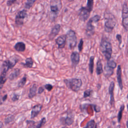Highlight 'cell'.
Instances as JSON below:
<instances>
[{
	"instance_id": "cell-22",
	"label": "cell",
	"mask_w": 128,
	"mask_h": 128,
	"mask_svg": "<svg viewBox=\"0 0 128 128\" xmlns=\"http://www.w3.org/2000/svg\"><path fill=\"white\" fill-rule=\"evenodd\" d=\"M50 9L51 12L53 14L55 15V16H56L58 14V13L60 12V8H59V6L57 4L50 5Z\"/></svg>"
},
{
	"instance_id": "cell-42",
	"label": "cell",
	"mask_w": 128,
	"mask_h": 128,
	"mask_svg": "<svg viewBox=\"0 0 128 128\" xmlns=\"http://www.w3.org/2000/svg\"><path fill=\"white\" fill-rule=\"evenodd\" d=\"M2 104V100H1L0 99V104Z\"/></svg>"
},
{
	"instance_id": "cell-33",
	"label": "cell",
	"mask_w": 128,
	"mask_h": 128,
	"mask_svg": "<svg viewBox=\"0 0 128 128\" xmlns=\"http://www.w3.org/2000/svg\"><path fill=\"white\" fill-rule=\"evenodd\" d=\"M44 88L45 89H46L47 90H48V92H50L52 90V88H53V86L50 84H46L44 86Z\"/></svg>"
},
{
	"instance_id": "cell-34",
	"label": "cell",
	"mask_w": 128,
	"mask_h": 128,
	"mask_svg": "<svg viewBox=\"0 0 128 128\" xmlns=\"http://www.w3.org/2000/svg\"><path fill=\"white\" fill-rule=\"evenodd\" d=\"M116 38L118 40V42L119 44L120 45L122 44V36L120 34H117L116 35Z\"/></svg>"
},
{
	"instance_id": "cell-19",
	"label": "cell",
	"mask_w": 128,
	"mask_h": 128,
	"mask_svg": "<svg viewBox=\"0 0 128 128\" xmlns=\"http://www.w3.org/2000/svg\"><path fill=\"white\" fill-rule=\"evenodd\" d=\"M24 67L26 68H32L34 64V60L31 58H28L25 60V63H21Z\"/></svg>"
},
{
	"instance_id": "cell-30",
	"label": "cell",
	"mask_w": 128,
	"mask_h": 128,
	"mask_svg": "<svg viewBox=\"0 0 128 128\" xmlns=\"http://www.w3.org/2000/svg\"><path fill=\"white\" fill-rule=\"evenodd\" d=\"M46 118H42V119H41V120H40V122L38 124H37V125L36 126V128H41L43 125H44L45 124H46Z\"/></svg>"
},
{
	"instance_id": "cell-5",
	"label": "cell",
	"mask_w": 128,
	"mask_h": 128,
	"mask_svg": "<svg viewBox=\"0 0 128 128\" xmlns=\"http://www.w3.org/2000/svg\"><path fill=\"white\" fill-rule=\"evenodd\" d=\"M100 19V16L99 15H95L90 18L88 20L86 28V34L88 36H92L95 32V26L93 25V23L98 22Z\"/></svg>"
},
{
	"instance_id": "cell-39",
	"label": "cell",
	"mask_w": 128,
	"mask_h": 128,
	"mask_svg": "<svg viewBox=\"0 0 128 128\" xmlns=\"http://www.w3.org/2000/svg\"><path fill=\"white\" fill-rule=\"evenodd\" d=\"M6 98H7V95H6H6H4V96L2 98V100H3V101H4V100L6 99Z\"/></svg>"
},
{
	"instance_id": "cell-26",
	"label": "cell",
	"mask_w": 128,
	"mask_h": 128,
	"mask_svg": "<svg viewBox=\"0 0 128 128\" xmlns=\"http://www.w3.org/2000/svg\"><path fill=\"white\" fill-rule=\"evenodd\" d=\"M36 0H26V3H25V5H24V7L26 9L29 10L30 8L32 7V6H33V4H34V2H36Z\"/></svg>"
},
{
	"instance_id": "cell-25",
	"label": "cell",
	"mask_w": 128,
	"mask_h": 128,
	"mask_svg": "<svg viewBox=\"0 0 128 128\" xmlns=\"http://www.w3.org/2000/svg\"><path fill=\"white\" fill-rule=\"evenodd\" d=\"M124 109V104H122L120 107V110L118 112V122H120V120L122 118V112Z\"/></svg>"
},
{
	"instance_id": "cell-4",
	"label": "cell",
	"mask_w": 128,
	"mask_h": 128,
	"mask_svg": "<svg viewBox=\"0 0 128 128\" xmlns=\"http://www.w3.org/2000/svg\"><path fill=\"white\" fill-rule=\"evenodd\" d=\"M64 82L68 88L74 92H78L82 85V80L78 78L64 79Z\"/></svg>"
},
{
	"instance_id": "cell-36",
	"label": "cell",
	"mask_w": 128,
	"mask_h": 128,
	"mask_svg": "<svg viewBox=\"0 0 128 128\" xmlns=\"http://www.w3.org/2000/svg\"><path fill=\"white\" fill-rule=\"evenodd\" d=\"M13 116H10L7 117V118L6 119V122L8 123L12 121L13 120Z\"/></svg>"
},
{
	"instance_id": "cell-37",
	"label": "cell",
	"mask_w": 128,
	"mask_h": 128,
	"mask_svg": "<svg viewBox=\"0 0 128 128\" xmlns=\"http://www.w3.org/2000/svg\"><path fill=\"white\" fill-rule=\"evenodd\" d=\"M16 0H9L7 2H6V4L8 6H11L12 4H13L14 3L16 2Z\"/></svg>"
},
{
	"instance_id": "cell-13",
	"label": "cell",
	"mask_w": 128,
	"mask_h": 128,
	"mask_svg": "<svg viewBox=\"0 0 128 128\" xmlns=\"http://www.w3.org/2000/svg\"><path fill=\"white\" fill-rule=\"evenodd\" d=\"M70 60L73 66H76L80 60V56L78 52H73L70 55Z\"/></svg>"
},
{
	"instance_id": "cell-12",
	"label": "cell",
	"mask_w": 128,
	"mask_h": 128,
	"mask_svg": "<svg viewBox=\"0 0 128 128\" xmlns=\"http://www.w3.org/2000/svg\"><path fill=\"white\" fill-rule=\"evenodd\" d=\"M42 108V105L41 104H38L34 106L32 108V110H31L30 114V118H34L36 117L38 115L40 114Z\"/></svg>"
},
{
	"instance_id": "cell-23",
	"label": "cell",
	"mask_w": 128,
	"mask_h": 128,
	"mask_svg": "<svg viewBox=\"0 0 128 128\" xmlns=\"http://www.w3.org/2000/svg\"><path fill=\"white\" fill-rule=\"evenodd\" d=\"M94 56H91L90 58L89 62H88V70H89V72L92 74L93 72H94Z\"/></svg>"
},
{
	"instance_id": "cell-8",
	"label": "cell",
	"mask_w": 128,
	"mask_h": 128,
	"mask_svg": "<svg viewBox=\"0 0 128 128\" xmlns=\"http://www.w3.org/2000/svg\"><path fill=\"white\" fill-rule=\"evenodd\" d=\"M18 60L17 58H14L12 60H6L5 61H4L2 66V72H7V71L9 69L12 68L15 66Z\"/></svg>"
},
{
	"instance_id": "cell-41",
	"label": "cell",
	"mask_w": 128,
	"mask_h": 128,
	"mask_svg": "<svg viewBox=\"0 0 128 128\" xmlns=\"http://www.w3.org/2000/svg\"><path fill=\"white\" fill-rule=\"evenodd\" d=\"M68 2H73L74 0H67Z\"/></svg>"
},
{
	"instance_id": "cell-24",
	"label": "cell",
	"mask_w": 128,
	"mask_h": 128,
	"mask_svg": "<svg viewBox=\"0 0 128 128\" xmlns=\"http://www.w3.org/2000/svg\"><path fill=\"white\" fill-rule=\"evenodd\" d=\"M116 63L114 60H108L106 66L110 68L114 69L116 66Z\"/></svg>"
},
{
	"instance_id": "cell-18",
	"label": "cell",
	"mask_w": 128,
	"mask_h": 128,
	"mask_svg": "<svg viewBox=\"0 0 128 128\" xmlns=\"http://www.w3.org/2000/svg\"><path fill=\"white\" fill-rule=\"evenodd\" d=\"M14 48L18 52H23L26 50V44L23 42H18L14 45Z\"/></svg>"
},
{
	"instance_id": "cell-28",
	"label": "cell",
	"mask_w": 128,
	"mask_h": 128,
	"mask_svg": "<svg viewBox=\"0 0 128 128\" xmlns=\"http://www.w3.org/2000/svg\"><path fill=\"white\" fill-rule=\"evenodd\" d=\"M6 80V72H2L0 76V84H4Z\"/></svg>"
},
{
	"instance_id": "cell-11",
	"label": "cell",
	"mask_w": 128,
	"mask_h": 128,
	"mask_svg": "<svg viewBox=\"0 0 128 128\" xmlns=\"http://www.w3.org/2000/svg\"><path fill=\"white\" fill-rule=\"evenodd\" d=\"M114 82H110L108 87V92L110 96V103L112 106H114Z\"/></svg>"
},
{
	"instance_id": "cell-38",
	"label": "cell",
	"mask_w": 128,
	"mask_h": 128,
	"mask_svg": "<svg viewBox=\"0 0 128 128\" xmlns=\"http://www.w3.org/2000/svg\"><path fill=\"white\" fill-rule=\"evenodd\" d=\"M44 88L43 87H42V86H40V88H38V94H42V92H44Z\"/></svg>"
},
{
	"instance_id": "cell-21",
	"label": "cell",
	"mask_w": 128,
	"mask_h": 128,
	"mask_svg": "<svg viewBox=\"0 0 128 128\" xmlns=\"http://www.w3.org/2000/svg\"><path fill=\"white\" fill-rule=\"evenodd\" d=\"M20 74V70L19 68L15 69L10 75L8 78L10 80H12L17 78Z\"/></svg>"
},
{
	"instance_id": "cell-17",
	"label": "cell",
	"mask_w": 128,
	"mask_h": 128,
	"mask_svg": "<svg viewBox=\"0 0 128 128\" xmlns=\"http://www.w3.org/2000/svg\"><path fill=\"white\" fill-rule=\"evenodd\" d=\"M38 89V85L36 84H34L32 85L30 89L28 96L30 98H32L36 96V91Z\"/></svg>"
},
{
	"instance_id": "cell-6",
	"label": "cell",
	"mask_w": 128,
	"mask_h": 128,
	"mask_svg": "<svg viewBox=\"0 0 128 128\" xmlns=\"http://www.w3.org/2000/svg\"><path fill=\"white\" fill-rule=\"evenodd\" d=\"M66 36V43L69 48L70 50L74 48L77 44V36L76 32L72 30H70Z\"/></svg>"
},
{
	"instance_id": "cell-16",
	"label": "cell",
	"mask_w": 128,
	"mask_h": 128,
	"mask_svg": "<svg viewBox=\"0 0 128 128\" xmlns=\"http://www.w3.org/2000/svg\"><path fill=\"white\" fill-rule=\"evenodd\" d=\"M60 120L62 124L66 125V126H70L72 125L74 122V116H68L66 118H60Z\"/></svg>"
},
{
	"instance_id": "cell-29",
	"label": "cell",
	"mask_w": 128,
	"mask_h": 128,
	"mask_svg": "<svg viewBox=\"0 0 128 128\" xmlns=\"http://www.w3.org/2000/svg\"><path fill=\"white\" fill-rule=\"evenodd\" d=\"M26 75L23 76V78L20 80V81L18 82V88H22L25 85L26 83Z\"/></svg>"
},
{
	"instance_id": "cell-14",
	"label": "cell",
	"mask_w": 128,
	"mask_h": 128,
	"mask_svg": "<svg viewBox=\"0 0 128 128\" xmlns=\"http://www.w3.org/2000/svg\"><path fill=\"white\" fill-rule=\"evenodd\" d=\"M56 44L59 48H62L64 47L66 44V36L61 35L58 36L55 40Z\"/></svg>"
},
{
	"instance_id": "cell-27",
	"label": "cell",
	"mask_w": 128,
	"mask_h": 128,
	"mask_svg": "<svg viewBox=\"0 0 128 128\" xmlns=\"http://www.w3.org/2000/svg\"><path fill=\"white\" fill-rule=\"evenodd\" d=\"M96 124L95 121L94 120H90V121L88 122L86 126H84V128H96Z\"/></svg>"
},
{
	"instance_id": "cell-15",
	"label": "cell",
	"mask_w": 128,
	"mask_h": 128,
	"mask_svg": "<svg viewBox=\"0 0 128 128\" xmlns=\"http://www.w3.org/2000/svg\"><path fill=\"white\" fill-rule=\"evenodd\" d=\"M122 68L121 66L120 65H118L117 68L116 70V78H117V82L118 84V86L121 90L123 88V84H122Z\"/></svg>"
},
{
	"instance_id": "cell-43",
	"label": "cell",
	"mask_w": 128,
	"mask_h": 128,
	"mask_svg": "<svg viewBox=\"0 0 128 128\" xmlns=\"http://www.w3.org/2000/svg\"></svg>"
},
{
	"instance_id": "cell-9",
	"label": "cell",
	"mask_w": 128,
	"mask_h": 128,
	"mask_svg": "<svg viewBox=\"0 0 128 128\" xmlns=\"http://www.w3.org/2000/svg\"><path fill=\"white\" fill-rule=\"evenodd\" d=\"M28 16L27 12L26 10L20 11L16 16V24L18 26H22L24 24V20Z\"/></svg>"
},
{
	"instance_id": "cell-31",
	"label": "cell",
	"mask_w": 128,
	"mask_h": 128,
	"mask_svg": "<svg viewBox=\"0 0 128 128\" xmlns=\"http://www.w3.org/2000/svg\"><path fill=\"white\" fill-rule=\"evenodd\" d=\"M92 92V90L91 89H88L85 90L84 92V98H86L90 96L91 95Z\"/></svg>"
},
{
	"instance_id": "cell-2",
	"label": "cell",
	"mask_w": 128,
	"mask_h": 128,
	"mask_svg": "<svg viewBox=\"0 0 128 128\" xmlns=\"http://www.w3.org/2000/svg\"><path fill=\"white\" fill-rule=\"evenodd\" d=\"M104 30L110 33L112 32L116 24V20L115 16L110 12H106L104 14Z\"/></svg>"
},
{
	"instance_id": "cell-7",
	"label": "cell",
	"mask_w": 128,
	"mask_h": 128,
	"mask_svg": "<svg viewBox=\"0 0 128 128\" xmlns=\"http://www.w3.org/2000/svg\"><path fill=\"white\" fill-rule=\"evenodd\" d=\"M122 26L127 31L128 29V8L126 2L124 4L122 8Z\"/></svg>"
},
{
	"instance_id": "cell-32",
	"label": "cell",
	"mask_w": 128,
	"mask_h": 128,
	"mask_svg": "<svg viewBox=\"0 0 128 128\" xmlns=\"http://www.w3.org/2000/svg\"><path fill=\"white\" fill-rule=\"evenodd\" d=\"M83 46H84V40L82 38H81L78 44V50L80 52H81L82 51L83 49Z\"/></svg>"
},
{
	"instance_id": "cell-3",
	"label": "cell",
	"mask_w": 128,
	"mask_h": 128,
	"mask_svg": "<svg viewBox=\"0 0 128 128\" xmlns=\"http://www.w3.org/2000/svg\"><path fill=\"white\" fill-rule=\"evenodd\" d=\"M100 50L107 60L110 59L112 53V45L109 41L102 38L100 42Z\"/></svg>"
},
{
	"instance_id": "cell-1",
	"label": "cell",
	"mask_w": 128,
	"mask_h": 128,
	"mask_svg": "<svg viewBox=\"0 0 128 128\" xmlns=\"http://www.w3.org/2000/svg\"><path fill=\"white\" fill-rule=\"evenodd\" d=\"M94 6V0H87L86 6H82L78 10V16L80 20L82 22H86L89 18Z\"/></svg>"
},
{
	"instance_id": "cell-20",
	"label": "cell",
	"mask_w": 128,
	"mask_h": 128,
	"mask_svg": "<svg viewBox=\"0 0 128 128\" xmlns=\"http://www.w3.org/2000/svg\"><path fill=\"white\" fill-rule=\"evenodd\" d=\"M104 72V70L102 68V64L100 60H98L96 62V74L98 76Z\"/></svg>"
},
{
	"instance_id": "cell-40",
	"label": "cell",
	"mask_w": 128,
	"mask_h": 128,
	"mask_svg": "<svg viewBox=\"0 0 128 128\" xmlns=\"http://www.w3.org/2000/svg\"><path fill=\"white\" fill-rule=\"evenodd\" d=\"M3 126V125H2V123L1 122H0V128Z\"/></svg>"
},
{
	"instance_id": "cell-35",
	"label": "cell",
	"mask_w": 128,
	"mask_h": 128,
	"mask_svg": "<svg viewBox=\"0 0 128 128\" xmlns=\"http://www.w3.org/2000/svg\"><path fill=\"white\" fill-rule=\"evenodd\" d=\"M19 95L17 94H14V96H12V101L14 102H15V101H16L18 100V99H19Z\"/></svg>"
},
{
	"instance_id": "cell-10",
	"label": "cell",
	"mask_w": 128,
	"mask_h": 128,
	"mask_svg": "<svg viewBox=\"0 0 128 128\" xmlns=\"http://www.w3.org/2000/svg\"><path fill=\"white\" fill-rule=\"evenodd\" d=\"M60 25L58 24H56L52 28L50 34L48 36V38L50 40H52L60 32Z\"/></svg>"
}]
</instances>
